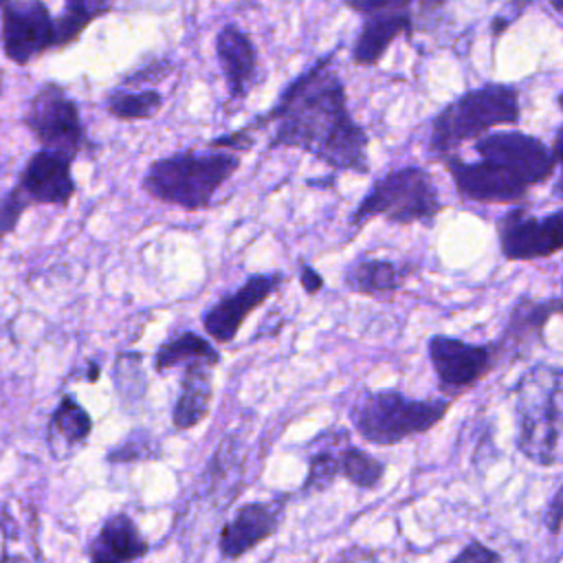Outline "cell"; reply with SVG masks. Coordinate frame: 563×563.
Segmentation results:
<instances>
[{"label": "cell", "instance_id": "21", "mask_svg": "<svg viewBox=\"0 0 563 563\" xmlns=\"http://www.w3.org/2000/svg\"><path fill=\"white\" fill-rule=\"evenodd\" d=\"M407 275L409 268L391 260L358 257L345 268L343 284L347 290L356 295H365L372 299H389L394 292L402 288Z\"/></svg>", "mask_w": 563, "mask_h": 563}, {"label": "cell", "instance_id": "1", "mask_svg": "<svg viewBox=\"0 0 563 563\" xmlns=\"http://www.w3.org/2000/svg\"><path fill=\"white\" fill-rule=\"evenodd\" d=\"M334 51L297 75L275 106L246 128L275 125L268 147L308 152L334 172H369V136L347 108L345 84L332 66Z\"/></svg>", "mask_w": 563, "mask_h": 563}, {"label": "cell", "instance_id": "18", "mask_svg": "<svg viewBox=\"0 0 563 563\" xmlns=\"http://www.w3.org/2000/svg\"><path fill=\"white\" fill-rule=\"evenodd\" d=\"M150 552V541L141 534L136 521L128 512L110 515L88 548L95 563H123L143 559Z\"/></svg>", "mask_w": 563, "mask_h": 563}, {"label": "cell", "instance_id": "26", "mask_svg": "<svg viewBox=\"0 0 563 563\" xmlns=\"http://www.w3.org/2000/svg\"><path fill=\"white\" fill-rule=\"evenodd\" d=\"M110 2L112 0H64V13L55 18L59 48L77 42L97 18L110 11Z\"/></svg>", "mask_w": 563, "mask_h": 563}, {"label": "cell", "instance_id": "10", "mask_svg": "<svg viewBox=\"0 0 563 563\" xmlns=\"http://www.w3.org/2000/svg\"><path fill=\"white\" fill-rule=\"evenodd\" d=\"M501 255L510 262H532L563 251V209L532 216L517 207L497 220Z\"/></svg>", "mask_w": 563, "mask_h": 563}, {"label": "cell", "instance_id": "17", "mask_svg": "<svg viewBox=\"0 0 563 563\" xmlns=\"http://www.w3.org/2000/svg\"><path fill=\"white\" fill-rule=\"evenodd\" d=\"M413 26L409 9L376 11L365 15L361 31L352 46V62L356 66H376L387 48L400 35H409Z\"/></svg>", "mask_w": 563, "mask_h": 563}, {"label": "cell", "instance_id": "30", "mask_svg": "<svg viewBox=\"0 0 563 563\" xmlns=\"http://www.w3.org/2000/svg\"><path fill=\"white\" fill-rule=\"evenodd\" d=\"M413 0H343V4L361 15H369L376 11H391V9H409Z\"/></svg>", "mask_w": 563, "mask_h": 563}, {"label": "cell", "instance_id": "29", "mask_svg": "<svg viewBox=\"0 0 563 563\" xmlns=\"http://www.w3.org/2000/svg\"><path fill=\"white\" fill-rule=\"evenodd\" d=\"M31 207L29 198L18 189V185L13 189H9L7 194L0 196V240L7 238L9 233H13V229L18 227L22 213Z\"/></svg>", "mask_w": 563, "mask_h": 563}, {"label": "cell", "instance_id": "14", "mask_svg": "<svg viewBox=\"0 0 563 563\" xmlns=\"http://www.w3.org/2000/svg\"><path fill=\"white\" fill-rule=\"evenodd\" d=\"M284 499L249 501L222 526L218 550L222 559H240L262 541L271 539L284 519Z\"/></svg>", "mask_w": 563, "mask_h": 563}, {"label": "cell", "instance_id": "34", "mask_svg": "<svg viewBox=\"0 0 563 563\" xmlns=\"http://www.w3.org/2000/svg\"><path fill=\"white\" fill-rule=\"evenodd\" d=\"M552 152H554V158H556V163L561 165V174H559V178H556V183H554V187H552V196L563 200V125H561V128L556 130V134H554Z\"/></svg>", "mask_w": 563, "mask_h": 563}, {"label": "cell", "instance_id": "31", "mask_svg": "<svg viewBox=\"0 0 563 563\" xmlns=\"http://www.w3.org/2000/svg\"><path fill=\"white\" fill-rule=\"evenodd\" d=\"M453 561H455V563H460V561H501V556H499L495 550L486 548L484 543L471 541V543L464 545L462 552H457V554L453 556Z\"/></svg>", "mask_w": 563, "mask_h": 563}, {"label": "cell", "instance_id": "3", "mask_svg": "<svg viewBox=\"0 0 563 563\" xmlns=\"http://www.w3.org/2000/svg\"><path fill=\"white\" fill-rule=\"evenodd\" d=\"M512 398L517 451L537 466H563V367H530Z\"/></svg>", "mask_w": 563, "mask_h": 563}, {"label": "cell", "instance_id": "9", "mask_svg": "<svg viewBox=\"0 0 563 563\" xmlns=\"http://www.w3.org/2000/svg\"><path fill=\"white\" fill-rule=\"evenodd\" d=\"M0 13V42L9 62L26 66L59 48L57 22L44 0H7Z\"/></svg>", "mask_w": 563, "mask_h": 563}, {"label": "cell", "instance_id": "8", "mask_svg": "<svg viewBox=\"0 0 563 563\" xmlns=\"http://www.w3.org/2000/svg\"><path fill=\"white\" fill-rule=\"evenodd\" d=\"M22 123L44 150H55L70 158H77L88 141L75 99L55 81H46L35 90Z\"/></svg>", "mask_w": 563, "mask_h": 563}, {"label": "cell", "instance_id": "24", "mask_svg": "<svg viewBox=\"0 0 563 563\" xmlns=\"http://www.w3.org/2000/svg\"><path fill=\"white\" fill-rule=\"evenodd\" d=\"M385 475V464L363 451L361 446H354L350 442V435H345L339 444V477H345L356 488L374 490Z\"/></svg>", "mask_w": 563, "mask_h": 563}, {"label": "cell", "instance_id": "23", "mask_svg": "<svg viewBox=\"0 0 563 563\" xmlns=\"http://www.w3.org/2000/svg\"><path fill=\"white\" fill-rule=\"evenodd\" d=\"M347 435L345 429H330L314 438V451L308 457V475L303 479V493H321L339 477V444Z\"/></svg>", "mask_w": 563, "mask_h": 563}, {"label": "cell", "instance_id": "25", "mask_svg": "<svg viewBox=\"0 0 563 563\" xmlns=\"http://www.w3.org/2000/svg\"><path fill=\"white\" fill-rule=\"evenodd\" d=\"M110 117L119 121H147L163 108V95L154 88L145 90H112L106 101Z\"/></svg>", "mask_w": 563, "mask_h": 563}, {"label": "cell", "instance_id": "38", "mask_svg": "<svg viewBox=\"0 0 563 563\" xmlns=\"http://www.w3.org/2000/svg\"><path fill=\"white\" fill-rule=\"evenodd\" d=\"M413 2H416V0H413ZM435 2H442V0H435Z\"/></svg>", "mask_w": 563, "mask_h": 563}, {"label": "cell", "instance_id": "37", "mask_svg": "<svg viewBox=\"0 0 563 563\" xmlns=\"http://www.w3.org/2000/svg\"><path fill=\"white\" fill-rule=\"evenodd\" d=\"M4 2H7V0H0V9H2V7H4Z\"/></svg>", "mask_w": 563, "mask_h": 563}, {"label": "cell", "instance_id": "2", "mask_svg": "<svg viewBox=\"0 0 563 563\" xmlns=\"http://www.w3.org/2000/svg\"><path fill=\"white\" fill-rule=\"evenodd\" d=\"M473 152L477 158L471 163L455 154L444 158L457 194L473 202H517L532 187L545 183L556 167L552 147L517 130L484 134L475 139Z\"/></svg>", "mask_w": 563, "mask_h": 563}, {"label": "cell", "instance_id": "36", "mask_svg": "<svg viewBox=\"0 0 563 563\" xmlns=\"http://www.w3.org/2000/svg\"><path fill=\"white\" fill-rule=\"evenodd\" d=\"M556 103H559V108H561V112H563V92L556 97Z\"/></svg>", "mask_w": 563, "mask_h": 563}, {"label": "cell", "instance_id": "7", "mask_svg": "<svg viewBox=\"0 0 563 563\" xmlns=\"http://www.w3.org/2000/svg\"><path fill=\"white\" fill-rule=\"evenodd\" d=\"M442 211L438 187L422 167L407 165L380 176L350 216V224L361 229L372 218L391 224H429Z\"/></svg>", "mask_w": 563, "mask_h": 563}, {"label": "cell", "instance_id": "22", "mask_svg": "<svg viewBox=\"0 0 563 563\" xmlns=\"http://www.w3.org/2000/svg\"><path fill=\"white\" fill-rule=\"evenodd\" d=\"M191 361H205V363L218 367L220 365V354L211 345V341H207L205 336L187 330V332H180L178 336L158 345V350L154 354V369L158 374H163L167 369H174L178 365H187Z\"/></svg>", "mask_w": 563, "mask_h": 563}, {"label": "cell", "instance_id": "35", "mask_svg": "<svg viewBox=\"0 0 563 563\" xmlns=\"http://www.w3.org/2000/svg\"><path fill=\"white\" fill-rule=\"evenodd\" d=\"M548 4H550L552 9H556V11L563 13V0H548Z\"/></svg>", "mask_w": 563, "mask_h": 563}, {"label": "cell", "instance_id": "32", "mask_svg": "<svg viewBox=\"0 0 563 563\" xmlns=\"http://www.w3.org/2000/svg\"><path fill=\"white\" fill-rule=\"evenodd\" d=\"M545 526L552 534H559L563 528V484L552 495L548 508H545Z\"/></svg>", "mask_w": 563, "mask_h": 563}, {"label": "cell", "instance_id": "15", "mask_svg": "<svg viewBox=\"0 0 563 563\" xmlns=\"http://www.w3.org/2000/svg\"><path fill=\"white\" fill-rule=\"evenodd\" d=\"M563 312L561 299L537 301L532 297H521L515 301L508 321L495 343L497 363H515L530 354L532 345H537L543 336V328L552 314Z\"/></svg>", "mask_w": 563, "mask_h": 563}, {"label": "cell", "instance_id": "12", "mask_svg": "<svg viewBox=\"0 0 563 563\" xmlns=\"http://www.w3.org/2000/svg\"><path fill=\"white\" fill-rule=\"evenodd\" d=\"M286 282V275L282 271L273 273H257L249 275L246 282L218 299L205 314H202V328L216 343H231L246 321V317L257 310L282 284Z\"/></svg>", "mask_w": 563, "mask_h": 563}, {"label": "cell", "instance_id": "4", "mask_svg": "<svg viewBox=\"0 0 563 563\" xmlns=\"http://www.w3.org/2000/svg\"><path fill=\"white\" fill-rule=\"evenodd\" d=\"M238 167L240 154H235V150H183L150 163L141 187L147 196L165 205L200 211L211 205L216 191L238 172Z\"/></svg>", "mask_w": 563, "mask_h": 563}, {"label": "cell", "instance_id": "11", "mask_svg": "<svg viewBox=\"0 0 563 563\" xmlns=\"http://www.w3.org/2000/svg\"><path fill=\"white\" fill-rule=\"evenodd\" d=\"M427 350L442 389L455 394L477 385L497 365L495 343H468L464 339L433 334Z\"/></svg>", "mask_w": 563, "mask_h": 563}, {"label": "cell", "instance_id": "6", "mask_svg": "<svg viewBox=\"0 0 563 563\" xmlns=\"http://www.w3.org/2000/svg\"><path fill=\"white\" fill-rule=\"evenodd\" d=\"M444 398H409L396 389L365 391L350 409L356 433L378 446H391L433 429L449 411Z\"/></svg>", "mask_w": 563, "mask_h": 563}, {"label": "cell", "instance_id": "16", "mask_svg": "<svg viewBox=\"0 0 563 563\" xmlns=\"http://www.w3.org/2000/svg\"><path fill=\"white\" fill-rule=\"evenodd\" d=\"M216 55L231 99H244L257 79V51L235 24H224L216 35Z\"/></svg>", "mask_w": 563, "mask_h": 563}, {"label": "cell", "instance_id": "27", "mask_svg": "<svg viewBox=\"0 0 563 563\" xmlns=\"http://www.w3.org/2000/svg\"><path fill=\"white\" fill-rule=\"evenodd\" d=\"M112 383L119 394V400L130 407L139 405L147 391V376L143 369V354L141 352H121L114 361Z\"/></svg>", "mask_w": 563, "mask_h": 563}, {"label": "cell", "instance_id": "13", "mask_svg": "<svg viewBox=\"0 0 563 563\" xmlns=\"http://www.w3.org/2000/svg\"><path fill=\"white\" fill-rule=\"evenodd\" d=\"M70 156L55 150H37L18 176V189L33 205L66 207L77 194Z\"/></svg>", "mask_w": 563, "mask_h": 563}, {"label": "cell", "instance_id": "20", "mask_svg": "<svg viewBox=\"0 0 563 563\" xmlns=\"http://www.w3.org/2000/svg\"><path fill=\"white\" fill-rule=\"evenodd\" d=\"M92 431L90 413L79 405L73 394H64L51 413L46 429V444L55 460H68L79 446L86 444Z\"/></svg>", "mask_w": 563, "mask_h": 563}, {"label": "cell", "instance_id": "28", "mask_svg": "<svg viewBox=\"0 0 563 563\" xmlns=\"http://www.w3.org/2000/svg\"><path fill=\"white\" fill-rule=\"evenodd\" d=\"M161 457V444L147 429H134L125 435V440L110 449L106 460L121 464V462H141V460H158Z\"/></svg>", "mask_w": 563, "mask_h": 563}, {"label": "cell", "instance_id": "5", "mask_svg": "<svg viewBox=\"0 0 563 563\" xmlns=\"http://www.w3.org/2000/svg\"><path fill=\"white\" fill-rule=\"evenodd\" d=\"M521 117L519 90L510 84H484L449 101L431 121L429 152L444 161L466 143L488 134L497 125H515Z\"/></svg>", "mask_w": 563, "mask_h": 563}, {"label": "cell", "instance_id": "19", "mask_svg": "<svg viewBox=\"0 0 563 563\" xmlns=\"http://www.w3.org/2000/svg\"><path fill=\"white\" fill-rule=\"evenodd\" d=\"M213 400V365L205 361H191L180 376V394L176 398L172 422L178 431L200 424L211 409Z\"/></svg>", "mask_w": 563, "mask_h": 563}, {"label": "cell", "instance_id": "33", "mask_svg": "<svg viewBox=\"0 0 563 563\" xmlns=\"http://www.w3.org/2000/svg\"><path fill=\"white\" fill-rule=\"evenodd\" d=\"M299 282H301V288H303L308 295H317V292L323 288V277H321L310 264H301Z\"/></svg>", "mask_w": 563, "mask_h": 563}]
</instances>
